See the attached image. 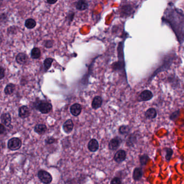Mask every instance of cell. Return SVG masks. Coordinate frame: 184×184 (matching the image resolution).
<instances>
[{
    "mask_svg": "<svg viewBox=\"0 0 184 184\" xmlns=\"http://www.w3.org/2000/svg\"><path fill=\"white\" fill-rule=\"evenodd\" d=\"M162 25H167L176 35L180 45L184 42V13L172 2L168 3L162 17Z\"/></svg>",
    "mask_w": 184,
    "mask_h": 184,
    "instance_id": "1",
    "label": "cell"
},
{
    "mask_svg": "<svg viewBox=\"0 0 184 184\" xmlns=\"http://www.w3.org/2000/svg\"><path fill=\"white\" fill-rule=\"evenodd\" d=\"M177 55L174 52H171L170 54L165 55L162 58V63L159 65L157 69L155 70L151 75L149 78V82H151L154 78L155 76L157 75L160 72L166 71L169 70L171 67L172 65L173 64L174 61L176 60Z\"/></svg>",
    "mask_w": 184,
    "mask_h": 184,
    "instance_id": "2",
    "label": "cell"
},
{
    "mask_svg": "<svg viewBox=\"0 0 184 184\" xmlns=\"http://www.w3.org/2000/svg\"><path fill=\"white\" fill-rule=\"evenodd\" d=\"M118 58L119 61L117 63H115L114 65V70L116 71H124L125 70V61H124V42L120 43L118 46Z\"/></svg>",
    "mask_w": 184,
    "mask_h": 184,
    "instance_id": "3",
    "label": "cell"
},
{
    "mask_svg": "<svg viewBox=\"0 0 184 184\" xmlns=\"http://www.w3.org/2000/svg\"><path fill=\"white\" fill-rule=\"evenodd\" d=\"M35 108L42 114H47L51 111L52 105L48 102L39 100L35 104Z\"/></svg>",
    "mask_w": 184,
    "mask_h": 184,
    "instance_id": "4",
    "label": "cell"
},
{
    "mask_svg": "<svg viewBox=\"0 0 184 184\" xmlns=\"http://www.w3.org/2000/svg\"><path fill=\"white\" fill-rule=\"evenodd\" d=\"M37 177L44 184H50L52 181V177L50 173L44 170H40L38 171Z\"/></svg>",
    "mask_w": 184,
    "mask_h": 184,
    "instance_id": "5",
    "label": "cell"
},
{
    "mask_svg": "<svg viewBox=\"0 0 184 184\" xmlns=\"http://www.w3.org/2000/svg\"><path fill=\"white\" fill-rule=\"evenodd\" d=\"M136 9L131 4H123L121 8V15L123 17H128L134 14Z\"/></svg>",
    "mask_w": 184,
    "mask_h": 184,
    "instance_id": "6",
    "label": "cell"
},
{
    "mask_svg": "<svg viewBox=\"0 0 184 184\" xmlns=\"http://www.w3.org/2000/svg\"><path fill=\"white\" fill-rule=\"evenodd\" d=\"M22 141L20 138L17 137L10 139L8 142V148L10 150H18L22 147Z\"/></svg>",
    "mask_w": 184,
    "mask_h": 184,
    "instance_id": "7",
    "label": "cell"
},
{
    "mask_svg": "<svg viewBox=\"0 0 184 184\" xmlns=\"http://www.w3.org/2000/svg\"><path fill=\"white\" fill-rule=\"evenodd\" d=\"M153 97L152 92L149 90H145L142 91L138 97V102H147L150 100Z\"/></svg>",
    "mask_w": 184,
    "mask_h": 184,
    "instance_id": "8",
    "label": "cell"
},
{
    "mask_svg": "<svg viewBox=\"0 0 184 184\" xmlns=\"http://www.w3.org/2000/svg\"><path fill=\"white\" fill-rule=\"evenodd\" d=\"M121 142V139L118 137L112 138L110 141L108 145L109 150L111 151L116 150L120 146Z\"/></svg>",
    "mask_w": 184,
    "mask_h": 184,
    "instance_id": "9",
    "label": "cell"
},
{
    "mask_svg": "<svg viewBox=\"0 0 184 184\" xmlns=\"http://www.w3.org/2000/svg\"><path fill=\"white\" fill-rule=\"evenodd\" d=\"M126 157V153L123 150H119L117 151L114 156V160L117 163H121L124 161Z\"/></svg>",
    "mask_w": 184,
    "mask_h": 184,
    "instance_id": "10",
    "label": "cell"
},
{
    "mask_svg": "<svg viewBox=\"0 0 184 184\" xmlns=\"http://www.w3.org/2000/svg\"><path fill=\"white\" fill-rule=\"evenodd\" d=\"M74 124L71 119H69L63 123L62 128L63 131L67 134L71 133L72 131L74 129Z\"/></svg>",
    "mask_w": 184,
    "mask_h": 184,
    "instance_id": "11",
    "label": "cell"
},
{
    "mask_svg": "<svg viewBox=\"0 0 184 184\" xmlns=\"http://www.w3.org/2000/svg\"><path fill=\"white\" fill-rule=\"evenodd\" d=\"M82 110V107L79 103H75L72 105L70 108V111L74 116H78Z\"/></svg>",
    "mask_w": 184,
    "mask_h": 184,
    "instance_id": "12",
    "label": "cell"
},
{
    "mask_svg": "<svg viewBox=\"0 0 184 184\" xmlns=\"http://www.w3.org/2000/svg\"><path fill=\"white\" fill-rule=\"evenodd\" d=\"M1 124L5 126L9 127L11 125L12 123V117L8 112L2 113L1 116Z\"/></svg>",
    "mask_w": 184,
    "mask_h": 184,
    "instance_id": "13",
    "label": "cell"
},
{
    "mask_svg": "<svg viewBox=\"0 0 184 184\" xmlns=\"http://www.w3.org/2000/svg\"><path fill=\"white\" fill-rule=\"evenodd\" d=\"M29 109L26 105H23L18 109V116L22 119H25L30 116Z\"/></svg>",
    "mask_w": 184,
    "mask_h": 184,
    "instance_id": "14",
    "label": "cell"
},
{
    "mask_svg": "<svg viewBox=\"0 0 184 184\" xmlns=\"http://www.w3.org/2000/svg\"><path fill=\"white\" fill-rule=\"evenodd\" d=\"M28 61V55L24 52H20L17 55L16 61L20 65H25Z\"/></svg>",
    "mask_w": 184,
    "mask_h": 184,
    "instance_id": "15",
    "label": "cell"
},
{
    "mask_svg": "<svg viewBox=\"0 0 184 184\" xmlns=\"http://www.w3.org/2000/svg\"><path fill=\"white\" fill-rule=\"evenodd\" d=\"M88 149L91 152H95L99 149V143L96 139H91L88 142Z\"/></svg>",
    "mask_w": 184,
    "mask_h": 184,
    "instance_id": "16",
    "label": "cell"
},
{
    "mask_svg": "<svg viewBox=\"0 0 184 184\" xmlns=\"http://www.w3.org/2000/svg\"><path fill=\"white\" fill-rule=\"evenodd\" d=\"M103 103V99L102 98L99 96L95 97L92 100L91 103V106L92 109L94 110H97L100 108Z\"/></svg>",
    "mask_w": 184,
    "mask_h": 184,
    "instance_id": "17",
    "label": "cell"
},
{
    "mask_svg": "<svg viewBox=\"0 0 184 184\" xmlns=\"http://www.w3.org/2000/svg\"><path fill=\"white\" fill-rule=\"evenodd\" d=\"M47 130V127L45 124H38L34 127V131L40 135L45 134Z\"/></svg>",
    "mask_w": 184,
    "mask_h": 184,
    "instance_id": "18",
    "label": "cell"
},
{
    "mask_svg": "<svg viewBox=\"0 0 184 184\" xmlns=\"http://www.w3.org/2000/svg\"><path fill=\"white\" fill-rule=\"evenodd\" d=\"M157 116V111L155 108H151L149 109H147L146 112H145V116L147 119H155V117Z\"/></svg>",
    "mask_w": 184,
    "mask_h": 184,
    "instance_id": "19",
    "label": "cell"
},
{
    "mask_svg": "<svg viewBox=\"0 0 184 184\" xmlns=\"http://www.w3.org/2000/svg\"><path fill=\"white\" fill-rule=\"evenodd\" d=\"M142 177V169L140 167H136L134 169L133 172V179L135 181H139Z\"/></svg>",
    "mask_w": 184,
    "mask_h": 184,
    "instance_id": "20",
    "label": "cell"
},
{
    "mask_svg": "<svg viewBox=\"0 0 184 184\" xmlns=\"http://www.w3.org/2000/svg\"><path fill=\"white\" fill-rule=\"evenodd\" d=\"M89 8V4L85 1L80 0L77 2L76 4V8L80 11H83Z\"/></svg>",
    "mask_w": 184,
    "mask_h": 184,
    "instance_id": "21",
    "label": "cell"
},
{
    "mask_svg": "<svg viewBox=\"0 0 184 184\" xmlns=\"http://www.w3.org/2000/svg\"><path fill=\"white\" fill-rule=\"evenodd\" d=\"M41 56V50L37 47H34L31 51V57L33 59H39Z\"/></svg>",
    "mask_w": 184,
    "mask_h": 184,
    "instance_id": "22",
    "label": "cell"
},
{
    "mask_svg": "<svg viewBox=\"0 0 184 184\" xmlns=\"http://www.w3.org/2000/svg\"><path fill=\"white\" fill-rule=\"evenodd\" d=\"M16 88V85L13 83H9L7 84L4 88V93L7 95H10L13 94V92H14Z\"/></svg>",
    "mask_w": 184,
    "mask_h": 184,
    "instance_id": "23",
    "label": "cell"
},
{
    "mask_svg": "<svg viewBox=\"0 0 184 184\" xmlns=\"http://www.w3.org/2000/svg\"><path fill=\"white\" fill-rule=\"evenodd\" d=\"M25 25L27 29H32L36 26V22L33 18H28L25 20Z\"/></svg>",
    "mask_w": 184,
    "mask_h": 184,
    "instance_id": "24",
    "label": "cell"
},
{
    "mask_svg": "<svg viewBox=\"0 0 184 184\" xmlns=\"http://www.w3.org/2000/svg\"><path fill=\"white\" fill-rule=\"evenodd\" d=\"M53 62H54V59H51V58H47L44 61L43 65H44V71L46 72L50 69Z\"/></svg>",
    "mask_w": 184,
    "mask_h": 184,
    "instance_id": "25",
    "label": "cell"
},
{
    "mask_svg": "<svg viewBox=\"0 0 184 184\" xmlns=\"http://www.w3.org/2000/svg\"><path fill=\"white\" fill-rule=\"evenodd\" d=\"M131 131L130 126L128 125H121L119 128V133L123 135H126L129 134Z\"/></svg>",
    "mask_w": 184,
    "mask_h": 184,
    "instance_id": "26",
    "label": "cell"
},
{
    "mask_svg": "<svg viewBox=\"0 0 184 184\" xmlns=\"http://www.w3.org/2000/svg\"><path fill=\"white\" fill-rule=\"evenodd\" d=\"M149 157L147 155H141L139 158V161H140V163L141 164L142 166H145L147 165V162L149 160Z\"/></svg>",
    "mask_w": 184,
    "mask_h": 184,
    "instance_id": "27",
    "label": "cell"
},
{
    "mask_svg": "<svg viewBox=\"0 0 184 184\" xmlns=\"http://www.w3.org/2000/svg\"><path fill=\"white\" fill-rule=\"evenodd\" d=\"M135 140H136L135 136H134V134H131L126 141L127 146H128V147L132 146L134 144V142H135Z\"/></svg>",
    "mask_w": 184,
    "mask_h": 184,
    "instance_id": "28",
    "label": "cell"
},
{
    "mask_svg": "<svg viewBox=\"0 0 184 184\" xmlns=\"http://www.w3.org/2000/svg\"><path fill=\"white\" fill-rule=\"evenodd\" d=\"M166 151V155H165V159L167 162H169L170 159H171L173 153V151L170 148H167L165 149Z\"/></svg>",
    "mask_w": 184,
    "mask_h": 184,
    "instance_id": "29",
    "label": "cell"
},
{
    "mask_svg": "<svg viewBox=\"0 0 184 184\" xmlns=\"http://www.w3.org/2000/svg\"><path fill=\"white\" fill-rule=\"evenodd\" d=\"M180 116V110H178L172 113L170 116V119L172 121H174Z\"/></svg>",
    "mask_w": 184,
    "mask_h": 184,
    "instance_id": "30",
    "label": "cell"
},
{
    "mask_svg": "<svg viewBox=\"0 0 184 184\" xmlns=\"http://www.w3.org/2000/svg\"><path fill=\"white\" fill-rule=\"evenodd\" d=\"M56 142V139L52 137H49L45 139V143L46 145L52 144Z\"/></svg>",
    "mask_w": 184,
    "mask_h": 184,
    "instance_id": "31",
    "label": "cell"
},
{
    "mask_svg": "<svg viewBox=\"0 0 184 184\" xmlns=\"http://www.w3.org/2000/svg\"><path fill=\"white\" fill-rule=\"evenodd\" d=\"M110 184H121V181L119 177H114L111 181Z\"/></svg>",
    "mask_w": 184,
    "mask_h": 184,
    "instance_id": "32",
    "label": "cell"
},
{
    "mask_svg": "<svg viewBox=\"0 0 184 184\" xmlns=\"http://www.w3.org/2000/svg\"><path fill=\"white\" fill-rule=\"evenodd\" d=\"M44 45L46 48H51L53 46L54 42L51 40H47L44 43Z\"/></svg>",
    "mask_w": 184,
    "mask_h": 184,
    "instance_id": "33",
    "label": "cell"
},
{
    "mask_svg": "<svg viewBox=\"0 0 184 184\" xmlns=\"http://www.w3.org/2000/svg\"><path fill=\"white\" fill-rule=\"evenodd\" d=\"M5 76V70L3 67H1L0 68V79L2 80Z\"/></svg>",
    "mask_w": 184,
    "mask_h": 184,
    "instance_id": "34",
    "label": "cell"
},
{
    "mask_svg": "<svg viewBox=\"0 0 184 184\" xmlns=\"http://www.w3.org/2000/svg\"><path fill=\"white\" fill-rule=\"evenodd\" d=\"M6 131V128L4 125L2 124H0V134H4V132Z\"/></svg>",
    "mask_w": 184,
    "mask_h": 184,
    "instance_id": "35",
    "label": "cell"
},
{
    "mask_svg": "<svg viewBox=\"0 0 184 184\" xmlns=\"http://www.w3.org/2000/svg\"><path fill=\"white\" fill-rule=\"evenodd\" d=\"M57 2V1H52V0H48V1H46V2L47 3L49 4H54L55 3H56V2Z\"/></svg>",
    "mask_w": 184,
    "mask_h": 184,
    "instance_id": "36",
    "label": "cell"
}]
</instances>
